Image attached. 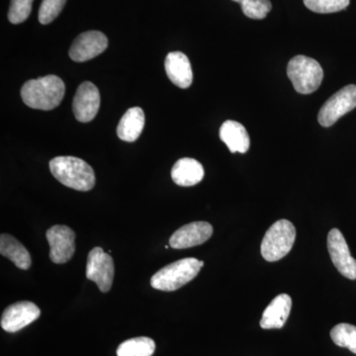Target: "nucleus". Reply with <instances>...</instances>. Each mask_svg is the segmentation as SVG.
<instances>
[{"mask_svg":"<svg viewBox=\"0 0 356 356\" xmlns=\"http://www.w3.org/2000/svg\"><path fill=\"white\" fill-rule=\"evenodd\" d=\"M212 235L213 227L209 222H192L172 234L170 238V245L175 250L196 247L207 242Z\"/></svg>","mask_w":356,"mask_h":356,"instance_id":"ddd939ff","label":"nucleus"},{"mask_svg":"<svg viewBox=\"0 0 356 356\" xmlns=\"http://www.w3.org/2000/svg\"><path fill=\"white\" fill-rule=\"evenodd\" d=\"M41 315L39 307L29 301H21L7 307L2 314L1 327L7 332H16L35 322Z\"/></svg>","mask_w":356,"mask_h":356,"instance_id":"9b49d317","label":"nucleus"},{"mask_svg":"<svg viewBox=\"0 0 356 356\" xmlns=\"http://www.w3.org/2000/svg\"><path fill=\"white\" fill-rule=\"evenodd\" d=\"M291 308V297L287 294L278 295L262 314L261 327L264 330L281 329L284 327Z\"/></svg>","mask_w":356,"mask_h":356,"instance_id":"2eb2a0df","label":"nucleus"},{"mask_svg":"<svg viewBox=\"0 0 356 356\" xmlns=\"http://www.w3.org/2000/svg\"><path fill=\"white\" fill-rule=\"evenodd\" d=\"M50 170L60 184L74 191H89L95 187V170L83 159L57 156L50 161Z\"/></svg>","mask_w":356,"mask_h":356,"instance_id":"f03ea898","label":"nucleus"},{"mask_svg":"<svg viewBox=\"0 0 356 356\" xmlns=\"http://www.w3.org/2000/svg\"><path fill=\"white\" fill-rule=\"evenodd\" d=\"M0 254L23 270H27L31 266L29 252L22 243L8 234H2L0 236Z\"/></svg>","mask_w":356,"mask_h":356,"instance_id":"6ab92c4d","label":"nucleus"},{"mask_svg":"<svg viewBox=\"0 0 356 356\" xmlns=\"http://www.w3.org/2000/svg\"><path fill=\"white\" fill-rule=\"evenodd\" d=\"M65 92V86L62 79L51 74L25 83L21 88V97L30 108L49 111L60 104Z\"/></svg>","mask_w":356,"mask_h":356,"instance_id":"f257e3e1","label":"nucleus"},{"mask_svg":"<svg viewBox=\"0 0 356 356\" xmlns=\"http://www.w3.org/2000/svg\"><path fill=\"white\" fill-rule=\"evenodd\" d=\"M327 250L339 273L348 280H355L356 259L351 257L346 238L339 229H332L327 235Z\"/></svg>","mask_w":356,"mask_h":356,"instance_id":"1a4fd4ad","label":"nucleus"},{"mask_svg":"<svg viewBox=\"0 0 356 356\" xmlns=\"http://www.w3.org/2000/svg\"><path fill=\"white\" fill-rule=\"evenodd\" d=\"M296 240V229L288 220H280L267 229L262 240L261 252L266 261H280L292 250Z\"/></svg>","mask_w":356,"mask_h":356,"instance_id":"20e7f679","label":"nucleus"},{"mask_svg":"<svg viewBox=\"0 0 356 356\" xmlns=\"http://www.w3.org/2000/svg\"><path fill=\"white\" fill-rule=\"evenodd\" d=\"M220 138L231 153H247L250 146L248 131L238 122L228 120L222 123L220 128Z\"/></svg>","mask_w":356,"mask_h":356,"instance_id":"dca6fc26","label":"nucleus"},{"mask_svg":"<svg viewBox=\"0 0 356 356\" xmlns=\"http://www.w3.org/2000/svg\"><path fill=\"white\" fill-rule=\"evenodd\" d=\"M115 267L111 255L102 248H95L88 254L86 278L96 283L100 291L107 293L113 284Z\"/></svg>","mask_w":356,"mask_h":356,"instance_id":"0eeeda50","label":"nucleus"},{"mask_svg":"<svg viewBox=\"0 0 356 356\" xmlns=\"http://www.w3.org/2000/svg\"><path fill=\"white\" fill-rule=\"evenodd\" d=\"M203 266V261L193 257L172 262L154 274L151 280L152 287L161 291H175L193 280Z\"/></svg>","mask_w":356,"mask_h":356,"instance_id":"7ed1b4c3","label":"nucleus"},{"mask_svg":"<svg viewBox=\"0 0 356 356\" xmlns=\"http://www.w3.org/2000/svg\"><path fill=\"white\" fill-rule=\"evenodd\" d=\"M67 0H43L39 10V21L47 25L53 22L62 13Z\"/></svg>","mask_w":356,"mask_h":356,"instance_id":"b1692460","label":"nucleus"},{"mask_svg":"<svg viewBox=\"0 0 356 356\" xmlns=\"http://www.w3.org/2000/svg\"><path fill=\"white\" fill-rule=\"evenodd\" d=\"M156 350V343L147 337H135L124 341L117 348V356H152Z\"/></svg>","mask_w":356,"mask_h":356,"instance_id":"aec40b11","label":"nucleus"},{"mask_svg":"<svg viewBox=\"0 0 356 356\" xmlns=\"http://www.w3.org/2000/svg\"><path fill=\"white\" fill-rule=\"evenodd\" d=\"M165 67L168 79L180 88H188L193 81L191 60L181 51H172L165 58Z\"/></svg>","mask_w":356,"mask_h":356,"instance_id":"4468645a","label":"nucleus"},{"mask_svg":"<svg viewBox=\"0 0 356 356\" xmlns=\"http://www.w3.org/2000/svg\"><path fill=\"white\" fill-rule=\"evenodd\" d=\"M332 341L341 348H348L356 355V327L350 324H339L331 331Z\"/></svg>","mask_w":356,"mask_h":356,"instance_id":"412c9836","label":"nucleus"},{"mask_svg":"<svg viewBox=\"0 0 356 356\" xmlns=\"http://www.w3.org/2000/svg\"><path fill=\"white\" fill-rule=\"evenodd\" d=\"M241 4L243 14L252 19H264L271 10L269 0H233Z\"/></svg>","mask_w":356,"mask_h":356,"instance_id":"4be33fe9","label":"nucleus"},{"mask_svg":"<svg viewBox=\"0 0 356 356\" xmlns=\"http://www.w3.org/2000/svg\"><path fill=\"white\" fill-rule=\"evenodd\" d=\"M145 127V113L140 107L127 110L117 127L119 139L132 143L139 139Z\"/></svg>","mask_w":356,"mask_h":356,"instance_id":"a211bd4d","label":"nucleus"},{"mask_svg":"<svg viewBox=\"0 0 356 356\" xmlns=\"http://www.w3.org/2000/svg\"><path fill=\"white\" fill-rule=\"evenodd\" d=\"M100 108V93L90 81L81 83L77 88L72 102V110L76 120L88 123L92 121Z\"/></svg>","mask_w":356,"mask_h":356,"instance_id":"f8f14e48","label":"nucleus"},{"mask_svg":"<svg viewBox=\"0 0 356 356\" xmlns=\"http://www.w3.org/2000/svg\"><path fill=\"white\" fill-rule=\"evenodd\" d=\"M356 107V86L350 84L334 93L323 105L318 121L323 127H331L339 118Z\"/></svg>","mask_w":356,"mask_h":356,"instance_id":"423d86ee","label":"nucleus"},{"mask_svg":"<svg viewBox=\"0 0 356 356\" xmlns=\"http://www.w3.org/2000/svg\"><path fill=\"white\" fill-rule=\"evenodd\" d=\"M307 8L316 13H334L350 6V0H304Z\"/></svg>","mask_w":356,"mask_h":356,"instance_id":"5701e85b","label":"nucleus"},{"mask_svg":"<svg viewBox=\"0 0 356 356\" xmlns=\"http://www.w3.org/2000/svg\"><path fill=\"white\" fill-rule=\"evenodd\" d=\"M47 240L50 245V259L54 264H67L76 252V234L63 225H56L47 231Z\"/></svg>","mask_w":356,"mask_h":356,"instance_id":"6e6552de","label":"nucleus"},{"mask_svg":"<svg viewBox=\"0 0 356 356\" xmlns=\"http://www.w3.org/2000/svg\"><path fill=\"white\" fill-rule=\"evenodd\" d=\"M287 76L300 95L315 92L324 79V72L317 60L306 56H296L287 65Z\"/></svg>","mask_w":356,"mask_h":356,"instance_id":"39448f33","label":"nucleus"},{"mask_svg":"<svg viewBox=\"0 0 356 356\" xmlns=\"http://www.w3.org/2000/svg\"><path fill=\"white\" fill-rule=\"evenodd\" d=\"M34 0H11L8 11V19L13 24L24 22L32 11Z\"/></svg>","mask_w":356,"mask_h":356,"instance_id":"393cba45","label":"nucleus"},{"mask_svg":"<svg viewBox=\"0 0 356 356\" xmlns=\"http://www.w3.org/2000/svg\"><path fill=\"white\" fill-rule=\"evenodd\" d=\"M108 39L99 31H88L77 36L70 49V57L77 63L86 62L106 50Z\"/></svg>","mask_w":356,"mask_h":356,"instance_id":"9d476101","label":"nucleus"},{"mask_svg":"<svg viewBox=\"0 0 356 356\" xmlns=\"http://www.w3.org/2000/svg\"><path fill=\"white\" fill-rule=\"evenodd\" d=\"M172 178L179 186L189 187L198 184L204 178L203 165L196 159H178L172 170Z\"/></svg>","mask_w":356,"mask_h":356,"instance_id":"f3484780","label":"nucleus"}]
</instances>
